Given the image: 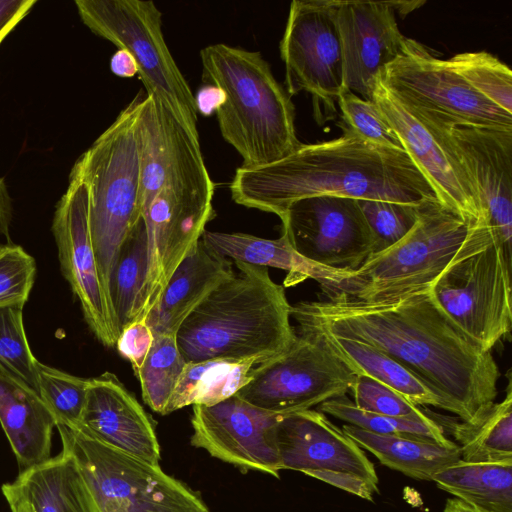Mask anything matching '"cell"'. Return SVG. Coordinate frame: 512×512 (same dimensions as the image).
Segmentation results:
<instances>
[{
	"label": "cell",
	"instance_id": "obj_1",
	"mask_svg": "<svg viewBox=\"0 0 512 512\" xmlns=\"http://www.w3.org/2000/svg\"><path fill=\"white\" fill-rule=\"evenodd\" d=\"M291 317L299 332H327L386 353L424 382L462 422L477 423L495 403L500 370L491 351L450 320L430 288L391 302L301 301L291 305Z\"/></svg>",
	"mask_w": 512,
	"mask_h": 512
},
{
	"label": "cell",
	"instance_id": "obj_2",
	"mask_svg": "<svg viewBox=\"0 0 512 512\" xmlns=\"http://www.w3.org/2000/svg\"><path fill=\"white\" fill-rule=\"evenodd\" d=\"M342 130L338 138L302 144L276 162L240 166L230 184L232 199L281 218L293 202L319 195L408 204L437 198L404 150Z\"/></svg>",
	"mask_w": 512,
	"mask_h": 512
},
{
	"label": "cell",
	"instance_id": "obj_3",
	"mask_svg": "<svg viewBox=\"0 0 512 512\" xmlns=\"http://www.w3.org/2000/svg\"><path fill=\"white\" fill-rule=\"evenodd\" d=\"M235 264L238 273L221 282L176 333L186 363L254 359L260 364L284 353L297 335L284 286L266 267Z\"/></svg>",
	"mask_w": 512,
	"mask_h": 512
},
{
	"label": "cell",
	"instance_id": "obj_4",
	"mask_svg": "<svg viewBox=\"0 0 512 512\" xmlns=\"http://www.w3.org/2000/svg\"><path fill=\"white\" fill-rule=\"evenodd\" d=\"M200 58L203 80L224 92L215 113L221 135L242 157V167L276 162L302 145L291 96L260 52L219 43L203 48Z\"/></svg>",
	"mask_w": 512,
	"mask_h": 512
},
{
	"label": "cell",
	"instance_id": "obj_5",
	"mask_svg": "<svg viewBox=\"0 0 512 512\" xmlns=\"http://www.w3.org/2000/svg\"><path fill=\"white\" fill-rule=\"evenodd\" d=\"M143 98L135 96L74 164L88 188L91 240L108 299L120 249L142 219L137 116Z\"/></svg>",
	"mask_w": 512,
	"mask_h": 512
},
{
	"label": "cell",
	"instance_id": "obj_6",
	"mask_svg": "<svg viewBox=\"0 0 512 512\" xmlns=\"http://www.w3.org/2000/svg\"><path fill=\"white\" fill-rule=\"evenodd\" d=\"M470 228L437 198L426 199L418 205L414 226L400 241L320 288L328 300L365 303L391 302L430 288L455 258Z\"/></svg>",
	"mask_w": 512,
	"mask_h": 512
},
{
	"label": "cell",
	"instance_id": "obj_7",
	"mask_svg": "<svg viewBox=\"0 0 512 512\" xmlns=\"http://www.w3.org/2000/svg\"><path fill=\"white\" fill-rule=\"evenodd\" d=\"M430 292L450 320L482 349L491 351L510 338L511 251L491 227L470 229Z\"/></svg>",
	"mask_w": 512,
	"mask_h": 512
},
{
	"label": "cell",
	"instance_id": "obj_8",
	"mask_svg": "<svg viewBox=\"0 0 512 512\" xmlns=\"http://www.w3.org/2000/svg\"><path fill=\"white\" fill-rule=\"evenodd\" d=\"M56 428L100 512H210L196 491L159 465L100 442L80 424Z\"/></svg>",
	"mask_w": 512,
	"mask_h": 512
},
{
	"label": "cell",
	"instance_id": "obj_9",
	"mask_svg": "<svg viewBox=\"0 0 512 512\" xmlns=\"http://www.w3.org/2000/svg\"><path fill=\"white\" fill-rule=\"evenodd\" d=\"M83 24L134 58L147 95L162 103L199 141L194 94L162 32V13L153 1L76 0Z\"/></svg>",
	"mask_w": 512,
	"mask_h": 512
},
{
	"label": "cell",
	"instance_id": "obj_10",
	"mask_svg": "<svg viewBox=\"0 0 512 512\" xmlns=\"http://www.w3.org/2000/svg\"><path fill=\"white\" fill-rule=\"evenodd\" d=\"M383 84L423 125L512 128V114L473 89L422 43L405 37L397 57L380 72Z\"/></svg>",
	"mask_w": 512,
	"mask_h": 512
},
{
	"label": "cell",
	"instance_id": "obj_11",
	"mask_svg": "<svg viewBox=\"0 0 512 512\" xmlns=\"http://www.w3.org/2000/svg\"><path fill=\"white\" fill-rule=\"evenodd\" d=\"M355 380L323 341L297 334L284 353L256 365L235 395L256 408L288 415L346 395Z\"/></svg>",
	"mask_w": 512,
	"mask_h": 512
},
{
	"label": "cell",
	"instance_id": "obj_12",
	"mask_svg": "<svg viewBox=\"0 0 512 512\" xmlns=\"http://www.w3.org/2000/svg\"><path fill=\"white\" fill-rule=\"evenodd\" d=\"M209 173L164 187L142 217L147 238V270L136 321L145 320L173 272L201 239L215 216Z\"/></svg>",
	"mask_w": 512,
	"mask_h": 512
},
{
	"label": "cell",
	"instance_id": "obj_13",
	"mask_svg": "<svg viewBox=\"0 0 512 512\" xmlns=\"http://www.w3.org/2000/svg\"><path fill=\"white\" fill-rule=\"evenodd\" d=\"M286 91L311 94L319 124L333 119L343 88L341 44L334 0H294L280 42Z\"/></svg>",
	"mask_w": 512,
	"mask_h": 512
},
{
	"label": "cell",
	"instance_id": "obj_14",
	"mask_svg": "<svg viewBox=\"0 0 512 512\" xmlns=\"http://www.w3.org/2000/svg\"><path fill=\"white\" fill-rule=\"evenodd\" d=\"M275 440L281 470L302 472L368 501L379 492L373 463L319 410L283 416Z\"/></svg>",
	"mask_w": 512,
	"mask_h": 512
},
{
	"label": "cell",
	"instance_id": "obj_15",
	"mask_svg": "<svg viewBox=\"0 0 512 512\" xmlns=\"http://www.w3.org/2000/svg\"><path fill=\"white\" fill-rule=\"evenodd\" d=\"M282 233L302 257L351 272L375 252V239L356 199L319 195L293 202L280 218Z\"/></svg>",
	"mask_w": 512,
	"mask_h": 512
},
{
	"label": "cell",
	"instance_id": "obj_16",
	"mask_svg": "<svg viewBox=\"0 0 512 512\" xmlns=\"http://www.w3.org/2000/svg\"><path fill=\"white\" fill-rule=\"evenodd\" d=\"M52 232L61 271L81 304L86 323L104 346H114L119 334L91 240L88 188L74 166L56 204Z\"/></svg>",
	"mask_w": 512,
	"mask_h": 512
},
{
	"label": "cell",
	"instance_id": "obj_17",
	"mask_svg": "<svg viewBox=\"0 0 512 512\" xmlns=\"http://www.w3.org/2000/svg\"><path fill=\"white\" fill-rule=\"evenodd\" d=\"M369 99L426 177L438 200L461 215L471 227L489 225L476 191L447 139L448 131L423 125L383 84L379 73L371 84Z\"/></svg>",
	"mask_w": 512,
	"mask_h": 512
},
{
	"label": "cell",
	"instance_id": "obj_18",
	"mask_svg": "<svg viewBox=\"0 0 512 512\" xmlns=\"http://www.w3.org/2000/svg\"><path fill=\"white\" fill-rule=\"evenodd\" d=\"M285 415L256 408L236 395L217 404L193 405L191 444L212 457L279 477L275 427Z\"/></svg>",
	"mask_w": 512,
	"mask_h": 512
},
{
	"label": "cell",
	"instance_id": "obj_19",
	"mask_svg": "<svg viewBox=\"0 0 512 512\" xmlns=\"http://www.w3.org/2000/svg\"><path fill=\"white\" fill-rule=\"evenodd\" d=\"M446 136L476 191L483 216L511 251L512 128L459 126Z\"/></svg>",
	"mask_w": 512,
	"mask_h": 512
},
{
	"label": "cell",
	"instance_id": "obj_20",
	"mask_svg": "<svg viewBox=\"0 0 512 512\" xmlns=\"http://www.w3.org/2000/svg\"><path fill=\"white\" fill-rule=\"evenodd\" d=\"M343 88L369 99L376 75L401 51L405 36L391 1L334 0Z\"/></svg>",
	"mask_w": 512,
	"mask_h": 512
},
{
	"label": "cell",
	"instance_id": "obj_21",
	"mask_svg": "<svg viewBox=\"0 0 512 512\" xmlns=\"http://www.w3.org/2000/svg\"><path fill=\"white\" fill-rule=\"evenodd\" d=\"M142 217L166 186L207 174L199 141L162 103L146 95L137 116Z\"/></svg>",
	"mask_w": 512,
	"mask_h": 512
},
{
	"label": "cell",
	"instance_id": "obj_22",
	"mask_svg": "<svg viewBox=\"0 0 512 512\" xmlns=\"http://www.w3.org/2000/svg\"><path fill=\"white\" fill-rule=\"evenodd\" d=\"M80 425L100 442L159 465L160 446L153 423L113 373L90 379Z\"/></svg>",
	"mask_w": 512,
	"mask_h": 512
},
{
	"label": "cell",
	"instance_id": "obj_23",
	"mask_svg": "<svg viewBox=\"0 0 512 512\" xmlns=\"http://www.w3.org/2000/svg\"><path fill=\"white\" fill-rule=\"evenodd\" d=\"M11 512H100L74 459L62 451L2 486Z\"/></svg>",
	"mask_w": 512,
	"mask_h": 512
},
{
	"label": "cell",
	"instance_id": "obj_24",
	"mask_svg": "<svg viewBox=\"0 0 512 512\" xmlns=\"http://www.w3.org/2000/svg\"><path fill=\"white\" fill-rule=\"evenodd\" d=\"M233 274L230 259L214 253L200 239L173 272L145 318L153 335H176L184 320Z\"/></svg>",
	"mask_w": 512,
	"mask_h": 512
},
{
	"label": "cell",
	"instance_id": "obj_25",
	"mask_svg": "<svg viewBox=\"0 0 512 512\" xmlns=\"http://www.w3.org/2000/svg\"><path fill=\"white\" fill-rule=\"evenodd\" d=\"M0 424L20 471L50 458L54 415L35 390L1 371Z\"/></svg>",
	"mask_w": 512,
	"mask_h": 512
},
{
	"label": "cell",
	"instance_id": "obj_26",
	"mask_svg": "<svg viewBox=\"0 0 512 512\" xmlns=\"http://www.w3.org/2000/svg\"><path fill=\"white\" fill-rule=\"evenodd\" d=\"M201 241L214 253L235 262L286 271L284 287L294 286L307 279L315 280L322 287L337 282L343 272L302 257L283 233L277 239H265L246 233L205 230Z\"/></svg>",
	"mask_w": 512,
	"mask_h": 512
},
{
	"label": "cell",
	"instance_id": "obj_27",
	"mask_svg": "<svg viewBox=\"0 0 512 512\" xmlns=\"http://www.w3.org/2000/svg\"><path fill=\"white\" fill-rule=\"evenodd\" d=\"M299 334L312 335L323 341L356 376L376 380L417 406H432L447 411L445 402L424 382L377 348L327 332L308 331Z\"/></svg>",
	"mask_w": 512,
	"mask_h": 512
},
{
	"label": "cell",
	"instance_id": "obj_28",
	"mask_svg": "<svg viewBox=\"0 0 512 512\" xmlns=\"http://www.w3.org/2000/svg\"><path fill=\"white\" fill-rule=\"evenodd\" d=\"M341 429L382 465L414 479L431 481L438 470L461 459L456 442L443 445L426 437L380 435L348 424Z\"/></svg>",
	"mask_w": 512,
	"mask_h": 512
},
{
	"label": "cell",
	"instance_id": "obj_29",
	"mask_svg": "<svg viewBox=\"0 0 512 512\" xmlns=\"http://www.w3.org/2000/svg\"><path fill=\"white\" fill-rule=\"evenodd\" d=\"M431 481L481 512H512V463L460 459L438 470Z\"/></svg>",
	"mask_w": 512,
	"mask_h": 512
},
{
	"label": "cell",
	"instance_id": "obj_30",
	"mask_svg": "<svg viewBox=\"0 0 512 512\" xmlns=\"http://www.w3.org/2000/svg\"><path fill=\"white\" fill-rule=\"evenodd\" d=\"M254 359H210L186 363L166 414L188 405L210 406L235 395L251 378Z\"/></svg>",
	"mask_w": 512,
	"mask_h": 512
},
{
	"label": "cell",
	"instance_id": "obj_31",
	"mask_svg": "<svg viewBox=\"0 0 512 512\" xmlns=\"http://www.w3.org/2000/svg\"><path fill=\"white\" fill-rule=\"evenodd\" d=\"M451 434L463 461L512 463L511 379H508L505 398L495 402L484 418L475 424L453 423Z\"/></svg>",
	"mask_w": 512,
	"mask_h": 512
},
{
	"label": "cell",
	"instance_id": "obj_32",
	"mask_svg": "<svg viewBox=\"0 0 512 512\" xmlns=\"http://www.w3.org/2000/svg\"><path fill=\"white\" fill-rule=\"evenodd\" d=\"M146 270L147 238L141 219L124 241L109 282V300L119 335L136 322Z\"/></svg>",
	"mask_w": 512,
	"mask_h": 512
},
{
	"label": "cell",
	"instance_id": "obj_33",
	"mask_svg": "<svg viewBox=\"0 0 512 512\" xmlns=\"http://www.w3.org/2000/svg\"><path fill=\"white\" fill-rule=\"evenodd\" d=\"M318 406L324 414L375 434L426 437L443 445L454 443L445 436L442 425L429 416L419 419L366 412L357 408L346 395L329 399Z\"/></svg>",
	"mask_w": 512,
	"mask_h": 512
},
{
	"label": "cell",
	"instance_id": "obj_34",
	"mask_svg": "<svg viewBox=\"0 0 512 512\" xmlns=\"http://www.w3.org/2000/svg\"><path fill=\"white\" fill-rule=\"evenodd\" d=\"M185 365L176 335H154L150 351L136 374L143 400L153 411L165 415Z\"/></svg>",
	"mask_w": 512,
	"mask_h": 512
},
{
	"label": "cell",
	"instance_id": "obj_35",
	"mask_svg": "<svg viewBox=\"0 0 512 512\" xmlns=\"http://www.w3.org/2000/svg\"><path fill=\"white\" fill-rule=\"evenodd\" d=\"M449 62L479 94L512 114V71L498 57L486 51L464 52Z\"/></svg>",
	"mask_w": 512,
	"mask_h": 512
},
{
	"label": "cell",
	"instance_id": "obj_36",
	"mask_svg": "<svg viewBox=\"0 0 512 512\" xmlns=\"http://www.w3.org/2000/svg\"><path fill=\"white\" fill-rule=\"evenodd\" d=\"M90 379L77 377L38 361L37 393L57 423L78 425L86 404Z\"/></svg>",
	"mask_w": 512,
	"mask_h": 512
},
{
	"label": "cell",
	"instance_id": "obj_37",
	"mask_svg": "<svg viewBox=\"0 0 512 512\" xmlns=\"http://www.w3.org/2000/svg\"><path fill=\"white\" fill-rule=\"evenodd\" d=\"M24 306L0 309V371L37 392V364L23 322Z\"/></svg>",
	"mask_w": 512,
	"mask_h": 512
},
{
	"label": "cell",
	"instance_id": "obj_38",
	"mask_svg": "<svg viewBox=\"0 0 512 512\" xmlns=\"http://www.w3.org/2000/svg\"><path fill=\"white\" fill-rule=\"evenodd\" d=\"M375 239V253L400 241L417 220L418 204L358 200Z\"/></svg>",
	"mask_w": 512,
	"mask_h": 512
},
{
	"label": "cell",
	"instance_id": "obj_39",
	"mask_svg": "<svg viewBox=\"0 0 512 512\" xmlns=\"http://www.w3.org/2000/svg\"><path fill=\"white\" fill-rule=\"evenodd\" d=\"M337 105L343 125L352 132L374 144L404 150L397 135L370 99H364L342 88Z\"/></svg>",
	"mask_w": 512,
	"mask_h": 512
},
{
	"label": "cell",
	"instance_id": "obj_40",
	"mask_svg": "<svg viewBox=\"0 0 512 512\" xmlns=\"http://www.w3.org/2000/svg\"><path fill=\"white\" fill-rule=\"evenodd\" d=\"M36 274L34 258L18 245L0 246V309L24 306Z\"/></svg>",
	"mask_w": 512,
	"mask_h": 512
},
{
	"label": "cell",
	"instance_id": "obj_41",
	"mask_svg": "<svg viewBox=\"0 0 512 512\" xmlns=\"http://www.w3.org/2000/svg\"><path fill=\"white\" fill-rule=\"evenodd\" d=\"M350 392L354 405L366 412L391 417H428L417 405L393 389L365 376H356Z\"/></svg>",
	"mask_w": 512,
	"mask_h": 512
},
{
	"label": "cell",
	"instance_id": "obj_42",
	"mask_svg": "<svg viewBox=\"0 0 512 512\" xmlns=\"http://www.w3.org/2000/svg\"><path fill=\"white\" fill-rule=\"evenodd\" d=\"M153 339L154 335L145 320L130 324L118 336L115 345L119 353L129 360L135 375L143 365Z\"/></svg>",
	"mask_w": 512,
	"mask_h": 512
},
{
	"label": "cell",
	"instance_id": "obj_43",
	"mask_svg": "<svg viewBox=\"0 0 512 512\" xmlns=\"http://www.w3.org/2000/svg\"><path fill=\"white\" fill-rule=\"evenodd\" d=\"M36 3L37 0H0V44Z\"/></svg>",
	"mask_w": 512,
	"mask_h": 512
},
{
	"label": "cell",
	"instance_id": "obj_44",
	"mask_svg": "<svg viewBox=\"0 0 512 512\" xmlns=\"http://www.w3.org/2000/svg\"><path fill=\"white\" fill-rule=\"evenodd\" d=\"M224 92L211 84L202 86L194 95L197 113L209 116L222 105L224 102Z\"/></svg>",
	"mask_w": 512,
	"mask_h": 512
},
{
	"label": "cell",
	"instance_id": "obj_45",
	"mask_svg": "<svg viewBox=\"0 0 512 512\" xmlns=\"http://www.w3.org/2000/svg\"><path fill=\"white\" fill-rule=\"evenodd\" d=\"M111 71L124 78H130L138 74V68L134 58L125 49H118L110 60Z\"/></svg>",
	"mask_w": 512,
	"mask_h": 512
},
{
	"label": "cell",
	"instance_id": "obj_46",
	"mask_svg": "<svg viewBox=\"0 0 512 512\" xmlns=\"http://www.w3.org/2000/svg\"><path fill=\"white\" fill-rule=\"evenodd\" d=\"M12 201L4 178L0 177V236L9 239Z\"/></svg>",
	"mask_w": 512,
	"mask_h": 512
},
{
	"label": "cell",
	"instance_id": "obj_47",
	"mask_svg": "<svg viewBox=\"0 0 512 512\" xmlns=\"http://www.w3.org/2000/svg\"><path fill=\"white\" fill-rule=\"evenodd\" d=\"M444 512H481L465 502L457 499L450 498L446 501Z\"/></svg>",
	"mask_w": 512,
	"mask_h": 512
},
{
	"label": "cell",
	"instance_id": "obj_48",
	"mask_svg": "<svg viewBox=\"0 0 512 512\" xmlns=\"http://www.w3.org/2000/svg\"><path fill=\"white\" fill-rule=\"evenodd\" d=\"M424 4L425 1H391L395 13L398 12L403 16Z\"/></svg>",
	"mask_w": 512,
	"mask_h": 512
}]
</instances>
